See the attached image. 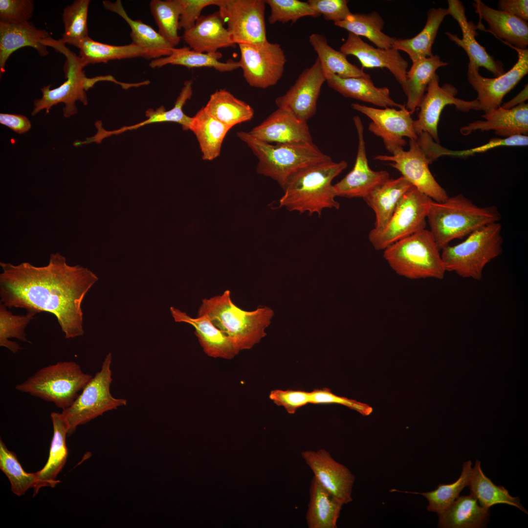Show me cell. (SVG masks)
Returning a JSON list of instances; mask_svg holds the SVG:
<instances>
[{"mask_svg":"<svg viewBox=\"0 0 528 528\" xmlns=\"http://www.w3.org/2000/svg\"><path fill=\"white\" fill-rule=\"evenodd\" d=\"M237 134L257 157V173L272 178L282 188L287 178L295 172L331 159L329 155L323 153L313 143L273 145L255 138L248 132H239Z\"/></svg>","mask_w":528,"mask_h":528,"instance_id":"cell-5","label":"cell"},{"mask_svg":"<svg viewBox=\"0 0 528 528\" xmlns=\"http://www.w3.org/2000/svg\"><path fill=\"white\" fill-rule=\"evenodd\" d=\"M79 57L86 66L89 64L106 63L110 61L145 58L146 51L131 43L124 45H114L94 41L88 37L79 44Z\"/></svg>","mask_w":528,"mask_h":528,"instance_id":"cell-43","label":"cell"},{"mask_svg":"<svg viewBox=\"0 0 528 528\" xmlns=\"http://www.w3.org/2000/svg\"><path fill=\"white\" fill-rule=\"evenodd\" d=\"M429 135H418L416 139H409V149L401 150L391 155H378L375 160L389 162L417 189L437 202L445 200L448 195L432 174L429 165L434 161L429 144Z\"/></svg>","mask_w":528,"mask_h":528,"instance_id":"cell-11","label":"cell"},{"mask_svg":"<svg viewBox=\"0 0 528 528\" xmlns=\"http://www.w3.org/2000/svg\"><path fill=\"white\" fill-rule=\"evenodd\" d=\"M0 469L8 478L11 490L16 495H23L29 488H34L37 482V473L24 471L16 454L8 449L0 440Z\"/></svg>","mask_w":528,"mask_h":528,"instance_id":"cell-49","label":"cell"},{"mask_svg":"<svg viewBox=\"0 0 528 528\" xmlns=\"http://www.w3.org/2000/svg\"><path fill=\"white\" fill-rule=\"evenodd\" d=\"M43 44L46 46L54 48L66 57L64 69L67 79L59 87L53 89H50L51 85L44 86L41 89L43 96L41 98L34 101V107L31 112L32 116L43 110H45L46 113H48L52 106L64 103L65 105L63 109L64 116L69 117L77 112L76 101H80L84 105H87L86 91L96 83L100 81L116 82L111 76H100L92 78L87 77L83 70L86 66L81 58L67 48L60 40L50 37L43 41Z\"/></svg>","mask_w":528,"mask_h":528,"instance_id":"cell-8","label":"cell"},{"mask_svg":"<svg viewBox=\"0 0 528 528\" xmlns=\"http://www.w3.org/2000/svg\"><path fill=\"white\" fill-rule=\"evenodd\" d=\"M502 229L499 222L490 223L472 233L461 243L441 249L446 271L480 280L486 265L502 253Z\"/></svg>","mask_w":528,"mask_h":528,"instance_id":"cell-7","label":"cell"},{"mask_svg":"<svg viewBox=\"0 0 528 528\" xmlns=\"http://www.w3.org/2000/svg\"><path fill=\"white\" fill-rule=\"evenodd\" d=\"M218 7L236 44L260 45L268 41L264 0H221Z\"/></svg>","mask_w":528,"mask_h":528,"instance_id":"cell-13","label":"cell"},{"mask_svg":"<svg viewBox=\"0 0 528 528\" xmlns=\"http://www.w3.org/2000/svg\"><path fill=\"white\" fill-rule=\"evenodd\" d=\"M111 362L112 355L109 353L100 370L87 383L72 404L63 410L61 413L67 425L68 436L72 434L79 425L127 405V399L114 397L111 394Z\"/></svg>","mask_w":528,"mask_h":528,"instance_id":"cell-10","label":"cell"},{"mask_svg":"<svg viewBox=\"0 0 528 528\" xmlns=\"http://www.w3.org/2000/svg\"><path fill=\"white\" fill-rule=\"evenodd\" d=\"M447 1L448 15L457 21L462 35V38L460 39L456 34L447 32L445 34L449 39L466 52L470 62L478 67H484L495 77L503 75L505 73L503 63L495 60L476 40L477 27L472 22L467 21L462 3L459 0H448Z\"/></svg>","mask_w":528,"mask_h":528,"instance_id":"cell-23","label":"cell"},{"mask_svg":"<svg viewBox=\"0 0 528 528\" xmlns=\"http://www.w3.org/2000/svg\"><path fill=\"white\" fill-rule=\"evenodd\" d=\"M53 427L49 454L43 468L36 472L37 482L34 488V496L43 487H54L60 481L57 477L64 467L67 460L68 450L66 437L68 427L62 413L53 412L50 415Z\"/></svg>","mask_w":528,"mask_h":528,"instance_id":"cell-30","label":"cell"},{"mask_svg":"<svg viewBox=\"0 0 528 528\" xmlns=\"http://www.w3.org/2000/svg\"><path fill=\"white\" fill-rule=\"evenodd\" d=\"M92 377L75 362H59L39 370L15 389L64 410L72 404Z\"/></svg>","mask_w":528,"mask_h":528,"instance_id":"cell-9","label":"cell"},{"mask_svg":"<svg viewBox=\"0 0 528 528\" xmlns=\"http://www.w3.org/2000/svg\"><path fill=\"white\" fill-rule=\"evenodd\" d=\"M343 505L312 478L306 519L308 528H336Z\"/></svg>","mask_w":528,"mask_h":528,"instance_id":"cell-34","label":"cell"},{"mask_svg":"<svg viewBox=\"0 0 528 528\" xmlns=\"http://www.w3.org/2000/svg\"><path fill=\"white\" fill-rule=\"evenodd\" d=\"M150 7L158 28V32L175 47L181 38L178 34L182 10L180 0H152Z\"/></svg>","mask_w":528,"mask_h":528,"instance_id":"cell-45","label":"cell"},{"mask_svg":"<svg viewBox=\"0 0 528 528\" xmlns=\"http://www.w3.org/2000/svg\"><path fill=\"white\" fill-rule=\"evenodd\" d=\"M336 26L344 28L358 36L367 38L377 47L382 49L392 48L396 39L382 31L384 22L376 12L368 14L352 13L344 21L334 23Z\"/></svg>","mask_w":528,"mask_h":528,"instance_id":"cell-44","label":"cell"},{"mask_svg":"<svg viewBox=\"0 0 528 528\" xmlns=\"http://www.w3.org/2000/svg\"><path fill=\"white\" fill-rule=\"evenodd\" d=\"M432 199L415 187L403 196L386 225L373 228L369 240L376 250H384L393 243L425 229L427 216Z\"/></svg>","mask_w":528,"mask_h":528,"instance_id":"cell-12","label":"cell"},{"mask_svg":"<svg viewBox=\"0 0 528 528\" xmlns=\"http://www.w3.org/2000/svg\"><path fill=\"white\" fill-rule=\"evenodd\" d=\"M301 456L319 483L343 505L352 501L354 476L324 449L301 452Z\"/></svg>","mask_w":528,"mask_h":528,"instance_id":"cell-20","label":"cell"},{"mask_svg":"<svg viewBox=\"0 0 528 528\" xmlns=\"http://www.w3.org/2000/svg\"><path fill=\"white\" fill-rule=\"evenodd\" d=\"M222 54L220 52L201 53L191 49L189 46L174 47L169 56L152 60L149 66L153 68L161 67L168 65H179L189 68L195 67H212L221 72L232 71L240 68L238 62L229 60L222 62L220 59Z\"/></svg>","mask_w":528,"mask_h":528,"instance_id":"cell-37","label":"cell"},{"mask_svg":"<svg viewBox=\"0 0 528 528\" xmlns=\"http://www.w3.org/2000/svg\"><path fill=\"white\" fill-rule=\"evenodd\" d=\"M32 0H0V21L24 23L29 22L34 11Z\"/></svg>","mask_w":528,"mask_h":528,"instance_id":"cell-51","label":"cell"},{"mask_svg":"<svg viewBox=\"0 0 528 528\" xmlns=\"http://www.w3.org/2000/svg\"><path fill=\"white\" fill-rule=\"evenodd\" d=\"M448 15L447 8H431L427 13L426 24L416 36L406 39H396L392 48L402 50L408 54L412 62L433 55L432 45L440 24Z\"/></svg>","mask_w":528,"mask_h":528,"instance_id":"cell-35","label":"cell"},{"mask_svg":"<svg viewBox=\"0 0 528 528\" xmlns=\"http://www.w3.org/2000/svg\"><path fill=\"white\" fill-rule=\"evenodd\" d=\"M45 30L37 29L32 22L14 23L0 21V73L5 71L6 63L15 51L30 46L42 57L46 56L47 46L42 42L50 38Z\"/></svg>","mask_w":528,"mask_h":528,"instance_id":"cell-25","label":"cell"},{"mask_svg":"<svg viewBox=\"0 0 528 528\" xmlns=\"http://www.w3.org/2000/svg\"><path fill=\"white\" fill-rule=\"evenodd\" d=\"M325 77L328 86L345 97L353 98L384 108L401 109L404 106L391 98L388 88L375 87L369 74L364 77L341 78L330 74Z\"/></svg>","mask_w":528,"mask_h":528,"instance_id":"cell-29","label":"cell"},{"mask_svg":"<svg viewBox=\"0 0 528 528\" xmlns=\"http://www.w3.org/2000/svg\"><path fill=\"white\" fill-rule=\"evenodd\" d=\"M7 308L3 304L0 305V346L16 353L21 348L18 343L9 339L14 338L29 342L26 338L25 330L36 314L27 311L26 315H15Z\"/></svg>","mask_w":528,"mask_h":528,"instance_id":"cell-48","label":"cell"},{"mask_svg":"<svg viewBox=\"0 0 528 528\" xmlns=\"http://www.w3.org/2000/svg\"><path fill=\"white\" fill-rule=\"evenodd\" d=\"M436 242L424 229L390 245L383 257L398 275L410 279H442L446 272Z\"/></svg>","mask_w":528,"mask_h":528,"instance_id":"cell-6","label":"cell"},{"mask_svg":"<svg viewBox=\"0 0 528 528\" xmlns=\"http://www.w3.org/2000/svg\"><path fill=\"white\" fill-rule=\"evenodd\" d=\"M269 398L278 406L284 407L291 414L300 407L310 403V393L302 390H274L271 391Z\"/></svg>","mask_w":528,"mask_h":528,"instance_id":"cell-55","label":"cell"},{"mask_svg":"<svg viewBox=\"0 0 528 528\" xmlns=\"http://www.w3.org/2000/svg\"><path fill=\"white\" fill-rule=\"evenodd\" d=\"M193 80L185 81L175 105L171 110H166L164 106H161L156 110L150 109L146 112L148 118L139 123L132 126L123 127L119 129L112 131H107L101 128L99 131V136L101 139L113 134H118L128 130L136 129L141 126L150 124L172 122L180 124L184 130H189L192 117L186 115L183 110V107L186 102L191 99L193 94Z\"/></svg>","mask_w":528,"mask_h":528,"instance_id":"cell-39","label":"cell"},{"mask_svg":"<svg viewBox=\"0 0 528 528\" xmlns=\"http://www.w3.org/2000/svg\"><path fill=\"white\" fill-rule=\"evenodd\" d=\"M0 123L20 134L26 132L31 127L28 118L19 114L0 113Z\"/></svg>","mask_w":528,"mask_h":528,"instance_id":"cell-58","label":"cell"},{"mask_svg":"<svg viewBox=\"0 0 528 528\" xmlns=\"http://www.w3.org/2000/svg\"><path fill=\"white\" fill-rule=\"evenodd\" d=\"M340 51L347 56L353 55L356 57L361 64L362 68L380 67L389 69L402 89L404 88L408 63L398 50L393 48H375L364 42L360 37L349 33L346 42L340 47Z\"/></svg>","mask_w":528,"mask_h":528,"instance_id":"cell-22","label":"cell"},{"mask_svg":"<svg viewBox=\"0 0 528 528\" xmlns=\"http://www.w3.org/2000/svg\"><path fill=\"white\" fill-rule=\"evenodd\" d=\"M0 302L7 308L53 314L66 338L82 335V301L98 277L87 268L69 265L59 253L51 254L48 264L29 263L15 265L0 262Z\"/></svg>","mask_w":528,"mask_h":528,"instance_id":"cell-1","label":"cell"},{"mask_svg":"<svg viewBox=\"0 0 528 528\" xmlns=\"http://www.w3.org/2000/svg\"><path fill=\"white\" fill-rule=\"evenodd\" d=\"M489 509L479 505L477 499L471 494L459 496L444 511L438 514V527L484 528L489 521Z\"/></svg>","mask_w":528,"mask_h":528,"instance_id":"cell-33","label":"cell"},{"mask_svg":"<svg viewBox=\"0 0 528 528\" xmlns=\"http://www.w3.org/2000/svg\"><path fill=\"white\" fill-rule=\"evenodd\" d=\"M238 45L241 53L238 62L247 84L260 88L276 85L283 76L286 62L281 45L268 41L260 45Z\"/></svg>","mask_w":528,"mask_h":528,"instance_id":"cell-14","label":"cell"},{"mask_svg":"<svg viewBox=\"0 0 528 528\" xmlns=\"http://www.w3.org/2000/svg\"><path fill=\"white\" fill-rule=\"evenodd\" d=\"M309 42L318 55L324 76L333 74L341 78H352L368 75L350 63L346 55L331 47L323 35L311 34Z\"/></svg>","mask_w":528,"mask_h":528,"instance_id":"cell-42","label":"cell"},{"mask_svg":"<svg viewBox=\"0 0 528 528\" xmlns=\"http://www.w3.org/2000/svg\"><path fill=\"white\" fill-rule=\"evenodd\" d=\"M310 393V403L340 404L355 410L365 416L370 415L373 410L372 407L366 403L338 396L328 388L315 389Z\"/></svg>","mask_w":528,"mask_h":528,"instance_id":"cell-53","label":"cell"},{"mask_svg":"<svg viewBox=\"0 0 528 528\" xmlns=\"http://www.w3.org/2000/svg\"><path fill=\"white\" fill-rule=\"evenodd\" d=\"M219 12L201 16L195 25L184 31L181 38L189 47L201 53H215L222 48L235 47Z\"/></svg>","mask_w":528,"mask_h":528,"instance_id":"cell-26","label":"cell"},{"mask_svg":"<svg viewBox=\"0 0 528 528\" xmlns=\"http://www.w3.org/2000/svg\"><path fill=\"white\" fill-rule=\"evenodd\" d=\"M325 82L326 78L317 58L310 67L301 73L285 94L276 98V105L290 110L307 122L316 112L317 100Z\"/></svg>","mask_w":528,"mask_h":528,"instance_id":"cell-19","label":"cell"},{"mask_svg":"<svg viewBox=\"0 0 528 528\" xmlns=\"http://www.w3.org/2000/svg\"><path fill=\"white\" fill-rule=\"evenodd\" d=\"M89 0H75L66 7L62 14L64 32L59 40L64 44H68L77 48L88 38L87 19Z\"/></svg>","mask_w":528,"mask_h":528,"instance_id":"cell-47","label":"cell"},{"mask_svg":"<svg viewBox=\"0 0 528 528\" xmlns=\"http://www.w3.org/2000/svg\"><path fill=\"white\" fill-rule=\"evenodd\" d=\"M348 166L347 162H338L332 159L302 168L290 175L282 189L284 195L279 200V207L309 216L322 215L325 209L340 208L335 199L332 181Z\"/></svg>","mask_w":528,"mask_h":528,"instance_id":"cell-2","label":"cell"},{"mask_svg":"<svg viewBox=\"0 0 528 528\" xmlns=\"http://www.w3.org/2000/svg\"><path fill=\"white\" fill-rule=\"evenodd\" d=\"M498 8L499 10L528 21V0H500Z\"/></svg>","mask_w":528,"mask_h":528,"instance_id":"cell-57","label":"cell"},{"mask_svg":"<svg viewBox=\"0 0 528 528\" xmlns=\"http://www.w3.org/2000/svg\"><path fill=\"white\" fill-rule=\"evenodd\" d=\"M528 144V135H516L506 138H493L480 146L462 151H450L442 147L441 155L455 157H467L482 153L500 146H526Z\"/></svg>","mask_w":528,"mask_h":528,"instance_id":"cell-52","label":"cell"},{"mask_svg":"<svg viewBox=\"0 0 528 528\" xmlns=\"http://www.w3.org/2000/svg\"><path fill=\"white\" fill-rule=\"evenodd\" d=\"M307 2L319 16L322 14L326 20L334 23L345 20L352 14L346 0H308Z\"/></svg>","mask_w":528,"mask_h":528,"instance_id":"cell-54","label":"cell"},{"mask_svg":"<svg viewBox=\"0 0 528 528\" xmlns=\"http://www.w3.org/2000/svg\"><path fill=\"white\" fill-rule=\"evenodd\" d=\"M203 108L207 113L230 129L237 124L250 120L254 113L249 105L224 89L212 93Z\"/></svg>","mask_w":528,"mask_h":528,"instance_id":"cell-38","label":"cell"},{"mask_svg":"<svg viewBox=\"0 0 528 528\" xmlns=\"http://www.w3.org/2000/svg\"><path fill=\"white\" fill-rule=\"evenodd\" d=\"M353 120L358 140L354 165L343 179L333 185V188L336 197L363 199L388 180L390 175L386 171H375L371 169L367 157L362 122L358 116H354Z\"/></svg>","mask_w":528,"mask_h":528,"instance_id":"cell-18","label":"cell"},{"mask_svg":"<svg viewBox=\"0 0 528 528\" xmlns=\"http://www.w3.org/2000/svg\"><path fill=\"white\" fill-rule=\"evenodd\" d=\"M248 132L255 138L271 144L313 143L307 122L283 108H278Z\"/></svg>","mask_w":528,"mask_h":528,"instance_id":"cell-21","label":"cell"},{"mask_svg":"<svg viewBox=\"0 0 528 528\" xmlns=\"http://www.w3.org/2000/svg\"><path fill=\"white\" fill-rule=\"evenodd\" d=\"M413 187L402 176L389 178L363 199L374 213V229L386 225L404 195Z\"/></svg>","mask_w":528,"mask_h":528,"instance_id":"cell-32","label":"cell"},{"mask_svg":"<svg viewBox=\"0 0 528 528\" xmlns=\"http://www.w3.org/2000/svg\"><path fill=\"white\" fill-rule=\"evenodd\" d=\"M501 215L494 205L479 206L462 194L437 202L432 200L427 216L430 230L439 248L494 222Z\"/></svg>","mask_w":528,"mask_h":528,"instance_id":"cell-4","label":"cell"},{"mask_svg":"<svg viewBox=\"0 0 528 528\" xmlns=\"http://www.w3.org/2000/svg\"><path fill=\"white\" fill-rule=\"evenodd\" d=\"M102 3L105 9L118 14L129 24L131 29L132 43L146 51L145 58L154 60L171 54L174 47L151 26L140 20L131 19L121 0H103Z\"/></svg>","mask_w":528,"mask_h":528,"instance_id":"cell-31","label":"cell"},{"mask_svg":"<svg viewBox=\"0 0 528 528\" xmlns=\"http://www.w3.org/2000/svg\"><path fill=\"white\" fill-rule=\"evenodd\" d=\"M475 12L480 19L488 24L486 31L497 38L513 46L525 49L528 45V23L527 21L505 12L493 9L480 0L473 3Z\"/></svg>","mask_w":528,"mask_h":528,"instance_id":"cell-28","label":"cell"},{"mask_svg":"<svg viewBox=\"0 0 528 528\" xmlns=\"http://www.w3.org/2000/svg\"><path fill=\"white\" fill-rule=\"evenodd\" d=\"M182 10L179 28L184 31L192 28L201 16L203 9L208 6H218L221 0H179Z\"/></svg>","mask_w":528,"mask_h":528,"instance_id":"cell-56","label":"cell"},{"mask_svg":"<svg viewBox=\"0 0 528 528\" xmlns=\"http://www.w3.org/2000/svg\"><path fill=\"white\" fill-rule=\"evenodd\" d=\"M170 309L175 322L188 323L194 328L195 334L208 356L231 359L239 354L240 351L231 340L206 316L192 318L175 307H171Z\"/></svg>","mask_w":528,"mask_h":528,"instance_id":"cell-27","label":"cell"},{"mask_svg":"<svg viewBox=\"0 0 528 528\" xmlns=\"http://www.w3.org/2000/svg\"><path fill=\"white\" fill-rule=\"evenodd\" d=\"M472 462H464L460 477L449 484H440L434 490L423 492H410L424 496L428 501L427 509L440 514L448 507L459 497L462 489L468 485L472 473Z\"/></svg>","mask_w":528,"mask_h":528,"instance_id":"cell-46","label":"cell"},{"mask_svg":"<svg viewBox=\"0 0 528 528\" xmlns=\"http://www.w3.org/2000/svg\"><path fill=\"white\" fill-rule=\"evenodd\" d=\"M514 49L518 60L513 66L503 75L494 78H485L479 72L477 66L472 62L468 65L467 79L477 91L476 98L480 110L484 112L501 107L505 96L512 90L528 73V49H523L503 43Z\"/></svg>","mask_w":528,"mask_h":528,"instance_id":"cell-17","label":"cell"},{"mask_svg":"<svg viewBox=\"0 0 528 528\" xmlns=\"http://www.w3.org/2000/svg\"><path fill=\"white\" fill-rule=\"evenodd\" d=\"M448 65L437 55L413 62L410 69L407 72L406 84L403 89L407 98L405 107L411 114L418 107L436 70Z\"/></svg>","mask_w":528,"mask_h":528,"instance_id":"cell-40","label":"cell"},{"mask_svg":"<svg viewBox=\"0 0 528 528\" xmlns=\"http://www.w3.org/2000/svg\"><path fill=\"white\" fill-rule=\"evenodd\" d=\"M265 4L270 8L268 22L286 23L291 21L296 22L300 18L310 16L316 18L319 16L311 7L308 2L298 0H264Z\"/></svg>","mask_w":528,"mask_h":528,"instance_id":"cell-50","label":"cell"},{"mask_svg":"<svg viewBox=\"0 0 528 528\" xmlns=\"http://www.w3.org/2000/svg\"><path fill=\"white\" fill-rule=\"evenodd\" d=\"M528 85H526L523 89L510 101L504 103L502 107L506 109L514 108L521 103H525L528 98Z\"/></svg>","mask_w":528,"mask_h":528,"instance_id":"cell-59","label":"cell"},{"mask_svg":"<svg viewBox=\"0 0 528 528\" xmlns=\"http://www.w3.org/2000/svg\"><path fill=\"white\" fill-rule=\"evenodd\" d=\"M351 106L371 120L368 130L382 139L385 148L392 154L404 150L407 144L404 137L418 138L414 120L405 105L399 110L389 107L374 108L359 103H352Z\"/></svg>","mask_w":528,"mask_h":528,"instance_id":"cell-15","label":"cell"},{"mask_svg":"<svg viewBox=\"0 0 528 528\" xmlns=\"http://www.w3.org/2000/svg\"><path fill=\"white\" fill-rule=\"evenodd\" d=\"M273 315V310L266 306L252 311L242 309L233 302L228 289L203 299L198 311V316H206L240 351L251 349L265 336Z\"/></svg>","mask_w":528,"mask_h":528,"instance_id":"cell-3","label":"cell"},{"mask_svg":"<svg viewBox=\"0 0 528 528\" xmlns=\"http://www.w3.org/2000/svg\"><path fill=\"white\" fill-rule=\"evenodd\" d=\"M470 494L479 502L480 506L489 509L497 504H506L515 506L525 513L527 510L520 503L518 497H513L503 486L496 485L483 472L481 462L476 460L467 485Z\"/></svg>","mask_w":528,"mask_h":528,"instance_id":"cell-41","label":"cell"},{"mask_svg":"<svg viewBox=\"0 0 528 528\" xmlns=\"http://www.w3.org/2000/svg\"><path fill=\"white\" fill-rule=\"evenodd\" d=\"M478 120L461 128L460 132L467 135L472 132L493 131L503 138L516 135H528V104L523 103L510 109L501 106L484 112Z\"/></svg>","mask_w":528,"mask_h":528,"instance_id":"cell-24","label":"cell"},{"mask_svg":"<svg viewBox=\"0 0 528 528\" xmlns=\"http://www.w3.org/2000/svg\"><path fill=\"white\" fill-rule=\"evenodd\" d=\"M189 130L197 138L202 159L210 161L220 155L224 137L230 129L202 108L192 117Z\"/></svg>","mask_w":528,"mask_h":528,"instance_id":"cell-36","label":"cell"},{"mask_svg":"<svg viewBox=\"0 0 528 528\" xmlns=\"http://www.w3.org/2000/svg\"><path fill=\"white\" fill-rule=\"evenodd\" d=\"M418 107L420 110L418 119L414 120V129L417 135L421 133L428 134L437 143H439L438 125L441 113L447 105H454L462 112L471 110H480L477 99L466 101L456 97L458 90L450 84L439 85V77L435 73L428 85Z\"/></svg>","mask_w":528,"mask_h":528,"instance_id":"cell-16","label":"cell"}]
</instances>
